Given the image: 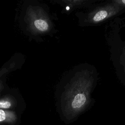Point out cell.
I'll use <instances>...</instances> for the list:
<instances>
[{
    "mask_svg": "<svg viewBox=\"0 0 125 125\" xmlns=\"http://www.w3.org/2000/svg\"><path fill=\"white\" fill-rule=\"evenodd\" d=\"M11 106V103L8 100L2 99L0 100V109L9 108Z\"/></svg>",
    "mask_w": 125,
    "mask_h": 125,
    "instance_id": "5b68a950",
    "label": "cell"
},
{
    "mask_svg": "<svg viewBox=\"0 0 125 125\" xmlns=\"http://www.w3.org/2000/svg\"><path fill=\"white\" fill-rule=\"evenodd\" d=\"M16 120L14 112L0 109V124L14 123Z\"/></svg>",
    "mask_w": 125,
    "mask_h": 125,
    "instance_id": "3957f363",
    "label": "cell"
},
{
    "mask_svg": "<svg viewBox=\"0 0 125 125\" xmlns=\"http://www.w3.org/2000/svg\"><path fill=\"white\" fill-rule=\"evenodd\" d=\"M32 24L36 30L40 32H45L47 31L49 29L48 22L42 18L35 19L33 22Z\"/></svg>",
    "mask_w": 125,
    "mask_h": 125,
    "instance_id": "277c9868",
    "label": "cell"
},
{
    "mask_svg": "<svg viewBox=\"0 0 125 125\" xmlns=\"http://www.w3.org/2000/svg\"><path fill=\"white\" fill-rule=\"evenodd\" d=\"M124 9L111 0L109 3L99 6L88 13L86 16V23L97 24L118 14Z\"/></svg>",
    "mask_w": 125,
    "mask_h": 125,
    "instance_id": "7a4b0ae2",
    "label": "cell"
},
{
    "mask_svg": "<svg viewBox=\"0 0 125 125\" xmlns=\"http://www.w3.org/2000/svg\"><path fill=\"white\" fill-rule=\"evenodd\" d=\"M112 1L115 4L125 9V0H113Z\"/></svg>",
    "mask_w": 125,
    "mask_h": 125,
    "instance_id": "8992f818",
    "label": "cell"
},
{
    "mask_svg": "<svg viewBox=\"0 0 125 125\" xmlns=\"http://www.w3.org/2000/svg\"><path fill=\"white\" fill-rule=\"evenodd\" d=\"M94 82L93 75L86 71L79 72L72 80L62 101L64 116L72 119L89 104Z\"/></svg>",
    "mask_w": 125,
    "mask_h": 125,
    "instance_id": "6da1fadb",
    "label": "cell"
}]
</instances>
